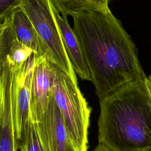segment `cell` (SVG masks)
I'll list each match as a JSON object with an SVG mask.
<instances>
[{"mask_svg": "<svg viewBox=\"0 0 151 151\" xmlns=\"http://www.w3.org/2000/svg\"><path fill=\"white\" fill-rule=\"evenodd\" d=\"M73 18V29L99 100L124 85L145 79L135 44L109 8Z\"/></svg>", "mask_w": 151, "mask_h": 151, "instance_id": "cell-1", "label": "cell"}, {"mask_svg": "<svg viewBox=\"0 0 151 151\" xmlns=\"http://www.w3.org/2000/svg\"><path fill=\"white\" fill-rule=\"evenodd\" d=\"M99 143L114 151L151 150V97L145 79L100 100Z\"/></svg>", "mask_w": 151, "mask_h": 151, "instance_id": "cell-2", "label": "cell"}, {"mask_svg": "<svg viewBox=\"0 0 151 151\" xmlns=\"http://www.w3.org/2000/svg\"><path fill=\"white\" fill-rule=\"evenodd\" d=\"M52 94L64 120L74 151L88 150L91 109L81 92L77 80L51 63Z\"/></svg>", "mask_w": 151, "mask_h": 151, "instance_id": "cell-3", "label": "cell"}, {"mask_svg": "<svg viewBox=\"0 0 151 151\" xmlns=\"http://www.w3.org/2000/svg\"><path fill=\"white\" fill-rule=\"evenodd\" d=\"M18 6L32 24L43 56L71 78L77 80L67 54L51 0H19Z\"/></svg>", "mask_w": 151, "mask_h": 151, "instance_id": "cell-4", "label": "cell"}, {"mask_svg": "<svg viewBox=\"0 0 151 151\" xmlns=\"http://www.w3.org/2000/svg\"><path fill=\"white\" fill-rule=\"evenodd\" d=\"M14 31L0 25V151H18L14 110V83L17 64L11 55Z\"/></svg>", "mask_w": 151, "mask_h": 151, "instance_id": "cell-5", "label": "cell"}, {"mask_svg": "<svg viewBox=\"0 0 151 151\" xmlns=\"http://www.w3.org/2000/svg\"><path fill=\"white\" fill-rule=\"evenodd\" d=\"M35 121L44 151H74L60 111L53 99L46 111Z\"/></svg>", "mask_w": 151, "mask_h": 151, "instance_id": "cell-6", "label": "cell"}, {"mask_svg": "<svg viewBox=\"0 0 151 151\" xmlns=\"http://www.w3.org/2000/svg\"><path fill=\"white\" fill-rule=\"evenodd\" d=\"M37 57L38 56L33 53L25 61L18 63L17 64L14 83V110L18 142L29 118L32 77Z\"/></svg>", "mask_w": 151, "mask_h": 151, "instance_id": "cell-7", "label": "cell"}, {"mask_svg": "<svg viewBox=\"0 0 151 151\" xmlns=\"http://www.w3.org/2000/svg\"><path fill=\"white\" fill-rule=\"evenodd\" d=\"M51 63L42 55L37 57L33 70L29 114L37 119L43 114L52 98Z\"/></svg>", "mask_w": 151, "mask_h": 151, "instance_id": "cell-8", "label": "cell"}, {"mask_svg": "<svg viewBox=\"0 0 151 151\" xmlns=\"http://www.w3.org/2000/svg\"><path fill=\"white\" fill-rule=\"evenodd\" d=\"M52 9L67 54L75 73L81 80L91 81L90 73L83 50L74 30L70 26L67 18L62 17L54 6Z\"/></svg>", "mask_w": 151, "mask_h": 151, "instance_id": "cell-9", "label": "cell"}, {"mask_svg": "<svg viewBox=\"0 0 151 151\" xmlns=\"http://www.w3.org/2000/svg\"><path fill=\"white\" fill-rule=\"evenodd\" d=\"M11 16L17 39L38 57L43 55L39 37L27 15L18 6L13 10Z\"/></svg>", "mask_w": 151, "mask_h": 151, "instance_id": "cell-10", "label": "cell"}, {"mask_svg": "<svg viewBox=\"0 0 151 151\" xmlns=\"http://www.w3.org/2000/svg\"><path fill=\"white\" fill-rule=\"evenodd\" d=\"M110 0H51L52 4L63 17H72L86 12L109 9Z\"/></svg>", "mask_w": 151, "mask_h": 151, "instance_id": "cell-11", "label": "cell"}, {"mask_svg": "<svg viewBox=\"0 0 151 151\" xmlns=\"http://www.w3.org/2000/svg\"><path fill=\"white\" fill-rule=\"evenodd\" d=\"M18 151H44L35 122L29 114L18 142Z\"/></svg>", "mask_w": 151, "mask_h": 151, "instance_id": "cell-12", "label": "cell"}, {"mask_svg": "<svg viewBox=\"0 0 151 151\" xmlns=\"http://www.w3.org/2000/svg\"><path fill=\"white\" fill-rule=\"evenodd\" d=\"M19 5V0H0V23L9 17Z\"/></svg>", "mask_w": 151, "mask_h": 151, "instance_id": "cell-13", "label": "cell"}, {"mask_svg": "<svg viewBox=\"0 0 151 151\" xmlns=\"http://www.w3.org/2000/svg\"><path fill=\"white\" fill-rule=\"evenodd\" d=\"M92 151H114V150H111V149L105 146L104 145L99 143L97 145V146Z\"/></svg>", "mask_w": 151, "mask_h": 151, "instance_id": "cell-14", "label": "cell"}, {"mask_svg": "<svg viewBox=\"0 0 151 151\" xmlns=\"http://www.w3.org/2000/svg\"><path fill=\"white\" fill-rule=\"evenodd\" d=\"M145 83L146 84L147 89L151 97V76H146V77L145 78Z\"/></svg>", "mask_w": 151, "mask_h": 151, "instance_id": "cell-15", "label": "cell"}, {"mask_svg": "<svg viewBox=\"0 0 151 151\" xmlns=\"http://www.w3.org/2000/svg\"><path fill=\"white\" fill-rule=\"evenodd\" d=\"M143 151H151V150H143Z\"/></svg>", "mask_w": 151, "mask_h": 151, "instance_id": "cell-16", "label": "cell"}, {"mask_svg": "<svg viewBox=\"0 0 151 151\" xmlns=\"http://www.w3.org/2000/svg\"><path fill=\"white\" fill-rule=\"evenodd\" d=\"M0 103H1V101H0Z\"/></svg>", "mask_w": 151, "mask_h": 151, "instance_id": "cell-17", "label": "cell"}]
</instances>
